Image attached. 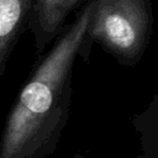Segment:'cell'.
I'll use <instances>...</instances> for the list:
<instances>
[{
  "mask_svg": "<svg viewBox=\"0 0 158 158\" xmlns=\"http://www.w3.org/2000/svg\"><path fill=\"white\" fill-rule=\"evenodd\" d=\"M88 0L52 47L35 58L26 83L14 101L0 137V158H48L58 146L72 104V78L91 17Z\"/></svg>",
  "mask_w": 158,
  "mask_h": 158,
  "instance_id": "obj_1",
  "label": "cell"
},
{
  "mask_svg": "<svg viewBox=\"0 0 158 158\" xmlns=\"http://www.w3.org/2000/svg\"><path fill=\"white\" fill-rule=\"evenodd\" d=\"M80 57L88 62L93 43L125 67L142 59L153 31L152 0H93Z\"/></svg>",
  "mask_w": 158,
  "mask_h": 158,
  "instance_id": "obj_2",
  "label": "cell"
},
{
  "mask_svg": "<svg viewBox=\"0 0 158 158\" xmlns=\"http://www.w3.org/2000/svg\"><path fill=\"white\" fill-rule=\"evenodd\" d=\"M88 0H36L28 23L36 58L54 41L69 14Z\"/></svg>",
  "mask_w": 158,
  "mask_h": 158,
  "instance_id": "obj_3",
  "label": "cell"
},
{
  "mask_svg": "<svg viewBox=\"0 0 158 158\" xmlns=\"http://www.w3.org/2000/svg\"><path fill=\"white\" fill-rule=\"evenodd\" d=\"M36 0H0V79L22 33L28 30Z\"/></svg>",
  "mask_w": 158,
  "mask_h": 158,
  "instance_id": "obj_4",
  "label": "cell"
},
{
  "mask_svg": "<svg viewBox=\"0 0 158 158\" xmlns=\"http://www.w3.org/2000/svg\"><path fill=\"white\" fill-rule=\"evenodd\" d=\"M137 136V153L128 158H158V89L142 110L131 117Z\"/></svg>",
  "mask_w": 158,
  "mask_h": 158,
  "instance_id": "obj_5",
  "label": "cell"
},
{
  "mask_svg": "<svg viewBox=\"0 0 158 158\" xmlns=\"http://www.w3.org/2000/svg\"><path fill=\"white\" fill-rule=\"evenodd\" d=\"M70 158H85V157H84L83 154H80V153H75V154H74V156H72Z\"/></svg>",
  "mask_w": 158,
  "mask_h": 158,
  "instance_id": "obj_6",
  "label": "cell"
}]
</instances>
